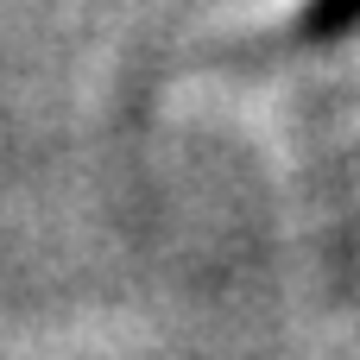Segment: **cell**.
<instances>
[{
    "label": "cell",
    "instance_id": "1",
    "mask_svg": "<svg viewBox=\"0 0 360 360\" xmlns=\"http://www.w3.org/2000/svg\"><path fill=\"white\" fill-rule=\"evenodd\" d=\"M348 32H360V0H310L297 13V32L291 38L323 44V38H348Z\"/></svg>",
    "mask_w": 360,
    "mask_h": 360
}]
</instances>
